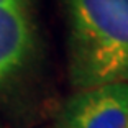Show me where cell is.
Wrapping results in <instances>:
<instances>
[{
	"instance_id": "4",
	"label": "cell",
	"mask_w": 128,
	"mask_h": 128,
	"mask_svg": "<svg viewBox=\"0 0 128 128\" xmlns=\"http://www.w3.org/2000/svg\"><path fill=\"white\" fill-rule=\"evenodd\" d=\"M125 128H128V122H126V126H125Z\"/></svg>"
},
{
	"instance_id": "2",
	"label": "cell",
	"mask_w": 128,
	"mask_h": 128,
	"mask_svg": "<svg viewBox=\"0 0 128 128\" xmlns=\"http://www.w3.org/2000/svg\"><path fill=\"white\" fill-rule=\"evenodd\" d=\"M128 122V82L80 89L64 102L58 128H125Z\"/></svg>"
},
{
	"instance_id": "5",
	"label": "cell",
	"mask_w": 128,
	"mask_h": 128,
	"mask_svg": "<svg viewBox=\"0 0 128 128\" xmlns=\"http://www.w3.org/2000/svg\"><path fill=\"white\" fill-rule=\"evenodd\" d=\"M51 128H58V126H51Z\"/></svg>"
},
{
	"instance_id": "1",
	"label": "cell",
	"mask_w": 128,
	"mask_h": 128,
	"mask_svg": "<svg viewBox=\"0 0 128 128\" xmlns=\"http://www.w3.org/2000/svg\"><path fill=\"white\" fill-rule=\"evenodd\" d=\"M68 71L80 90L128 82V0H64Z\"/></svg>"
},
{
	"instance_id": "3",
	"label": "cell",
	"mask_w": 128,
	"mask_h": 128,
	"mask_svg": "<svg viewBox=\"0 0 128 128\" xmlns=\"http://www.w3.org/2000/svg\"><path fill=\"white\" fill-rule=\"evenodd\" d=\"M34 40V0H0V89L26 68Z\"/></svg>"
},
{
	"instance_id": "6",
	"label": "cell",
	"mask_w": 128,
	"mask_h": 128,
	"mask_svg": "<svg viewBox=\"0 0 128 128\" xmlns=\"http://www.w3.org/2000/svg\"><path fill=\"white\" fill-rule=\"evenodd\" d=\"M0 128H2V125H0Z\"/></svg>"
}]
</instances>
